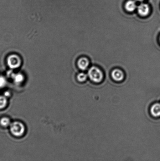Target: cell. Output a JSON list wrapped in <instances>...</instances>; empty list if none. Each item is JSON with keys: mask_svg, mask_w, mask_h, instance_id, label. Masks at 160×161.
I'll use <instances>...</instances> for the list:
<instances>
[{"mask_svg": "<svg viewBox=\"0 0 160 161\" xmlns=\"http://www.w3.org/2000/svg\"><path fill=\"white\" fill-rule=\"evenodd\" d=\"M88 75L90 79L95 83L101 82L103 77V74L100 69L96 67H92L89 69Z\"/></svg>", "mask_w": 160, "mask_h": 161, "instance_id": "cell-1", "label": "cell"}, {"mask_svg": "<svg viewBox=\"0 0 160 161\" xmlns=\"http://www.w3.org/2000/svg\"><path fill=\"white\" fill-rule=\"evenodd\" d=\"M11 132L15 136H20L23 135L25 131V127L22 123L15 121L10 125Z\"/></svg>", "mask_w": 160, "mask_h": 161, "instance_id": "cell-2", "label": "cell"}, {"mask_svg": "<svg viewBox=\"0 0 160 161\" xmlns=\"http://www.w3.org/2000/svg\"><path fill=\"white\" fill-rule=\"evenodd\" d=\"M21 62L20 58L17 55H12L8 58V64L9 67L12 69H16L19 67Z\"/></svg>", "mask_w": 160, "mask_h": 161, "instance_id": "cell-3", "label": "cell"}, {"mask_svg": "<svg viewBox=\"0 0 160 161\" xmlns=\"http://www.w3.org/2000/svg\"><path fill=\"white\" fill-rule=\"evenodd\" d=\"M138 12L142 16H146L148 15L150 12L149 6L145 3H142L138 7Z\"/></svg>", "mask_w": 160, "mask_h": 161, "instance_id": "cell-4", "label": "cell"}, {"mask_svg": "<svg viewBox=\"0 0 160 161\" xmlns=\"http://www.w3.org/2000/svg\"><path fill=\"white\" fill-rule=\"evenodd\" d=\"M112 76L114 80L117 81H120L123 80L124 77L123 72L119 69H115L113 71Z\"/></svg>", "mask_w": 160, "mask_h": 161, "instance_id": "cell-5", "label": "cell"}, {"mask_svg": "<svg viewBox=\"0 0 160 161\" xmlns=\"http://www.w3.org/2000/svg\"><path fill=\"white\" fill-rule=\"evenodd\" d=\"M150 113L154 117H160V103H156L153 104L150 109Z\"/></svg>", "mask_w": 160, "mask_h": 161, "instance_id": "cell-6", "label": "cell"}, {"mask_svg": "<svg viewBox=\"0 0 160 161\" xmlns=\"http://www.w3.org/2000/svg\"><path fill=\"white\" fill-rule=\"evenodd\" d=\"M125 6L127 11L132 12L135 10L137 6L136 2L134 0H129L126 2Z\"/></svg>", "mask_w": 160, "mask_h": 161, "instance_id": "cell-7", "label": "cell"}, {"mask_svg": "<svg viewBox=\"0 0 160 161\" xmlns=\"http://www.w3.org/2000/svg\"><path fill=\"white\" fill-rule=\"evenodd\" d=\"M89 64V61L86 58H81L78 61V67L82 70H85L88 66Z\"/></svg>", "mask_w": 160, "mask_h": 161, "instance_id": "cell-8", "label": "cell"}, {"mask_svg": "<svg viewBox=\"0 0 160 161\" xmlns=\"http://www.w3.org/2000/svg\"><path fill=\"white\" fill-rule=\"evenodd\" d=\"M13 78L15 81L16 82V83H21V82L23 81V79H24L23 75L20 74L16 75L15 76H14Z\"/></svg>", "mask_w": 160, "mask_h": 161, "instance_id": "cell-9", "label": "cell"}, {"mask_svg": "<svg viewBox=\"0 0 160 161\" xmlns=\"http://www.w3.org/2000/svg\"><path fill=\"white\" fill-rule=\"evenodd\" d=\"M2 125L4 127H7L10 124V121L8 118H3L1 119V121H0Z\"/></svg>", "mask_w": 160, "mask_h": 161, "instance_id": "cell-10", "label": "cell"}, {"mask_svg": "<svg viewBox=\"0 0 160 161\" xmlns=\"http://www.w3.org/2000/svg\"><path fill=\"white\" fill-rule=\"evenodd\" d=\"M7 100L4 96H0V108H3L6 106Z\"/></svg>", "mask_w": 160, "mask_h": 161, "instance_id": "cell-11", "label": "cell"}, {"mask_svg": "<svg viewBox=\"0 0 160 161\" xmlns=\"http://www.w3.org/2000/svg\"><path fill=\"white\" fill-rule=\"evenodd\" d=\"M78 80L79 81L84 82L87 79V75L84 73H81L78 75Z\"/></svg>", "mask_w": 160, "mask_h": 161, "instance_id": "cell-12", "label": "cell"}, {"mask_svg": "<svg viewBox=\"0 0 160 161\" xmlns=\"http://www.w3.org/2000/svg\"><path fill=\"white\" fill-rule=\"evenodd\" d=\"M6 84V80L4 77H0V88L3 87Z\"/></svg>", "mask_w": 160, "mask_h": 161, "instance_id": "cell-13", "label": "cell"}, {"mask_svg": "<svg viewBox=\"0 0 160 161\" xmlns=\"http://www.w3.org/2000/svg\"><path fill=\"white\" fill-rule=\"evenodd\" d=\"M9 94L8 92H6L5 93V96H9Z\"/></svg>", "mask_w": 160, "mask_h": 161, "instance_id": "cell-14", "label": "cell"}, {"mask_svg": "<svg viewBox=\"0 0 160 161\" xmlns=\"http://www.w3.org/2000/svg\"><path fill=\"white\" fill-rule=\"evenodd\" d=\"M137 1H145V0H137Z\"/></svg>", "mask_w": 160, "mask_h": 161, "instance_id": "cell-15", "label": "cell"}, {"mask_svg": "<svg viewBox=\"0 0 160 161\" xmlns=\"http://www.w3.org/2000/svg\"></svg>", "mask_w": 160, "mask_h": 161, "instance_id": "cell-16", "label": "cell"}]
</instances>
